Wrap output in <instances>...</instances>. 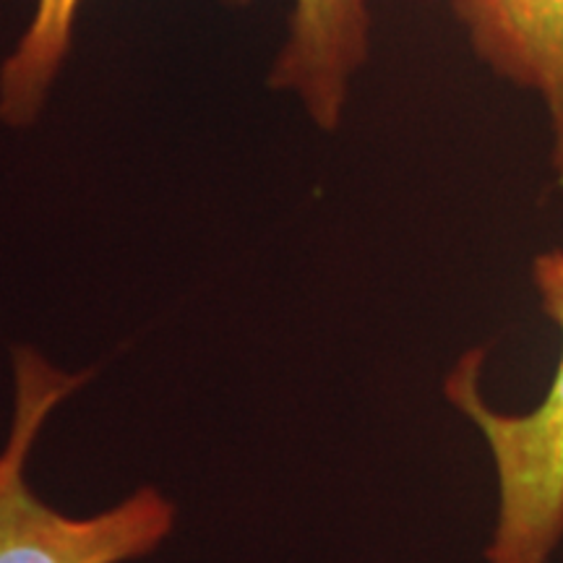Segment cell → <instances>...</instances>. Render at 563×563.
Returning <instances> with one entry per match:
<instances>
[{
	"instance_id": "obj_1",
	"label": "cell",
	"mask_w": 563,
	"mask_h": 563,
	"mask_svg": "<svg viewBox=\"0 0 563 563\" xmlns=\"http://www.w3.org/2000/svg\"><path fill=\"white\" fill-rule=\"evenodd\" d=\"M540 306L561 332L551 389L534 410L498 412L481 391L483 350H470L446 376V399L481 428L498 481L488 563H548L563 540V251L534 256Z\"/></svg>"
},
{
	"instance_id": "obj_4",
	"label": "cell",
	"mask_w": 563,
	"mask_h": 563,
	"mask_svg": "<svg viewBox=\"0 0 563 563\" xmlns=\"http://www.w3.org/2000/svg\"><path fill=\"white\" fill-rule=\"evenodd\" d=\"M368 55V0H292L287 40L269 84L298 97L319 129L334 131Z\"/></svg>"
},
{
	"instance_id": "obj_3",
	"label": "cell",
	"mask_w": 563,
	"mask_h": 563,
	"mask_svg": "<svg viewBox=\"0 0 563 563\" xmlns=\"http://www.w3.org/2000/svg\"><path fill=\"white\" fill-rule=\"evenodd\" d=\"M454 13L477 58L543 102L563 180V0H454Z\"/></svg>"
},
{
	"instance_id": "obj_2",
	"label": "cell",
	"mask_w": 563,
	"mask_h": 563,
	"mask_svg": "<svg viewBox=\"0 0 563 563\" xmlns=\"http://www.w3.org/2000/svg\"><path fill=\"white\" fill-rule=\"evenodd\" d=\"M13 371L16 407L0 452V563H123L154 551L175 519L173 504L154 488H141L121 506L89 519L66 517L30 490L26 460L47 415L89 373L70 376L26 347L13 355Z\"/></svg>"
},
{
	"instance_id": "obj_5",
	"label": "cell",
	"mask_w": 563,
	"mask_h": 563,
	"mask_svg": "<svg viewBox=\"0 0 563 563\" xmlns=\"http://www.w3.org/2000/svg\"><path fill=\"white\" fill-rule=\"evenodd\" d=\"M81 3L84 0H37L30 26L0 68V121L5 125L24 129L37 121L68 58Z\"/></svg>"
}]
</instances>
